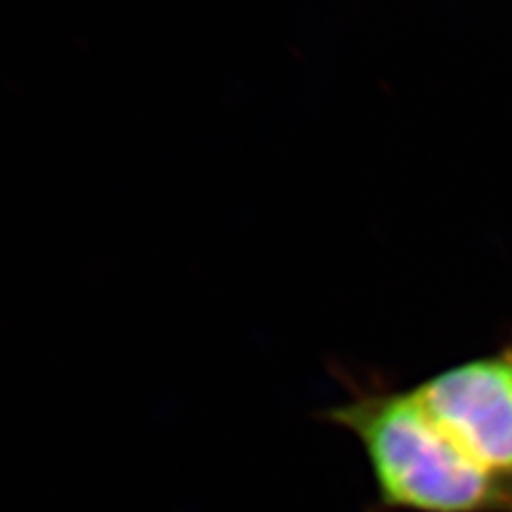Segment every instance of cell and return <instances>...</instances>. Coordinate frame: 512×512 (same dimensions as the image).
<instances>
[{
  "instance_id": "obj_1",
  "label": "cell",
  "mask_w": 512,
  "mask_h": 512,
  "mask_svg": "<svg viewBox=\"0 0 512 512\" xmlns=\"http://www.w3.org/2000/svg\"><path fill=\"white\" fill-rule=\"evenodd\" d=\"M323 419L359 442L376 512H512V485L463 453L414 389L352 384Z\"/></svg>"
},
{
  "instance_id": "obj_2",
  "label": "cell",
  "mask_w": 512,
  "mask_h": 512,
  "mask_svg": "<svg viewBox=\"0 0 512 512\" xmlns=\"http://www.w3.org/2000/svg\"><path fill=\"white\" fill-rule=\"evenodd\" d=\"M414 391L463 453L512 485V344L448 367Z\"/></svg>"
}]
</instances>
